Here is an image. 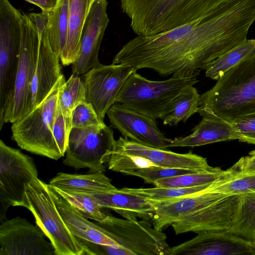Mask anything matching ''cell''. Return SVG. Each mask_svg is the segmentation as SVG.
<instances>
[{"instance_id": "26", "label": "cell", "mask_w": 255, "mask_h": 255, "mask_svg": "<svg viewBox=\"0 0 255 255\" xmlns=\"http://www.w3.org/2000/svg\"><path fill=\"white\" fill-rule=\"evenodd\" d=\"M68 28V0H59L56 8L49 12L47 30L52 50L60 58L67 44Z\"/></svg>"}, {"instance_id": "36", "label": "cell", "mask_w": 255, "mask_h": 255, "mask_svg": "<svg viewBox=\"0 0 255 255\" xmlns=\"http://www.w3.org/2000/svg\"><path fill=\"white\" fill-rule=\"evenodd\" d=\"M231 123L240 135V141L255 144V112L238 118Z\"/></svg>"}, {"instance_id": "10", "label": "cell", "mask_w": 255, "mask_h": 255, "mask_svg": "<svg viewBox=\"0 0 255 255\" xmlns=\"http://www.w3.org/2000/svg\"><path fill=\"white\" fill-rule=\"evenodd\" d=\"M22 39L14 90L4 123H13L32 110L31 85L36 68L40 37L28 14L22 13Z\"/></svg>"}, {"instance_id": "34", "label": "cell", "mask_w": 255, "mask_h": 255, "mask_svg": "<svg viewBox=\"0 0 255 255\" xmlns=\"http://www.w3.org/2000/svg\"><path fill=\"white\" fill-rule=\"evenodd\" d=\"M104 120L86 101L78 103L72 113V128H85L104 125Z\"/></svg>"}, {"instance_id": "25", "label": "cell", "mask_w": 255, "mask_h": 255, "mask_svg": "<svg viewBox=\"0 0 255 255\" xmlns=\"http://www.w3.org/2000/svg\"><path fill=\"white\" fill-rule=\"evenodd\" d=\"M235 172L232 166L226 170L219 167L198 172L190 173L159 179L153 184L158 187L187 188L213 184L225 179Z\"/></svg>"}, {"instance_id": "39", "label": "cell", "mask_w": 255, "mask_h": 255, "mask_svg": "<svg viewBox=\"0 0 255 255\" xmlns=\"http://www.w3.org/2000/svg\"><path fill=\"white\" fill-rule=\"evenodd\" d=\"M30 20L36 26L39 37L47 28L49 19V12L42 11L40 13L28 14Z\"/></svg>"}, {"instance_id": "19", "label": "cell", "mask_w": 255, "mask_h": 255, "mask_svg": "<svg viewBox=\"0 0 255 255\" xmlns=\"http://www.w3.org/2000/svg\"><path fill=\"white\" fill-rule=\"evenodd\" d=\"M82 193L93 197L103 208L112 209L126 219L151 221L155 211L154 207L148 200L124 192L121 189L108 192Z\"/></svg>"}, {"instance_id": "31", "label": "cell", "mask_w": 255, "mask_h": 255, "mask_svg": "<svg viewBox=\"0 0 255 255\" xmlns=\"http://www.w3.org/2000/svg\"><path fill=\"white\" fill-rule=\"evenodd\" d=\"M54 188L82 217L96 222H102L107 217L108 215L105 212V208L99 205L95 199L89 195L82 192L64 191Z\"/></svg>"}, {"instance_id": "17", "label": "cell", "mask_w": 255, "mask_h": 255, "mask_svg": "<svg viewBox=\"0 0 255 255\" xmlns=\"http://www.w3.org/2000/svg\"><path fill=\"white\" fill-rule=\"evenodd\" d=\"M113 150L145 158L158 166L204 171L213 168L206 158L191 151L178 153L163 149L145 146L127 137L116 140Z\"/></svg>"}, {"instance_id": "6", "label": "cell", "mask_w": 255, "mask_h": 255, "mask_svg": "<svg viewBox=\"0 0 255 255\" xmlns=\"http://www.w3.org/2000/svg\"><path fill=\"white\" fill-rule=\"evenodd\" d=\"M134 71L128 77L116 100L115 103L146 115L160 119L172 100L185 88L193 86L197 77L172 76L162 81L146 79Z\"/></svg>"}, {"instance_id": "13", "label": "cell", "mask_w": 255, "mask_h": 255, "mask_svg": "<svg viewBox=\"0 0 255 255\" xmlns=\"http://www.w3.org/2000/svg\"><path fill=\"white\" fill-rule=\"evenodd\" d=\"M111 127L124 137L149 147L166 149L172 139L166 137L158 128L156 120L115 103L107 111Z\"/></svg>"}, {"instance_id": "16", "label": "cell", "mask_w": 255, "mask_h": 255, "mask_svg": "<svg viewBox=\"0 0 255 255\" xmlns=\"http://www.w3.org/2000/svg\"><path fill=\"white\" fill-rule=\"evenodd\" d=\"M107 0H94L85 22L80 38L78 57L72 64V73L83 75L100 65L98 53L109 19Z\"/></svg>"}, {"instance_id": "32", "label": "cell", "mask_w": 255, "mask_h": 255, "mask_svg": "<svg viewBox=\"0 0 255 255\" xmlns=\"http://www.w3.org/2000/svg\"><path fill=\"white\" fill-rule=\"evenodd\" d=\"M211 188L226 195L255 192V173H241L235 171L230 176L215 182Z\"/></svg>"}, {"instance_id": "8", "label": "cell", "mask_w": 255, "mask_h": 255, "mask_svg": "<svg viewBox=\"0 0 255 255\" xmlns=\"http://www.w3.org/2000/svg\"><path fill=\"white\" fill-rule=\"evenodd\" d=\"M32 158L0 140V221L12 206L26 207V185L37 177Z\"/></svg>"}, {"instance_id": "11", "label": "cell", "mask_w": 255, "mask_h": 255, "mask_svg": "<svg viewBox=\"0 0 255 255\" xmlns=\"http://www.w3.org/2000/svg\"><path fill=\"white\" fill-rule=\"evenodd\" d=\"M135 70L134 67L128 65L101 64L83 74L86 101L93 106L101 119H104L126 81Z\"/></svg>"}, {"instance_id": "27", "label": "cell", "mask_w": 255, "mask_h": 255, "mask_svg": "<svg viewBox=\"0 0 255 255\" xmlns=\"http://www.w3.org/2000/svg\"><path fill=\"white\" fill-rule=\"evenodd\" d=\"M59 104L69 132L72 128V113L76 105L86 101V89L83 79L72 73L68 80L63 81L59 92Z\"/></svg>"}, {"instance_id": "37", "label": "cell", "mask_w": 255, "mask_h": 255, "mask_svg": "<svg viewBox=\"0 0 255 255\" xmlns=\"http://www.w3.org/2000/svg\"><path fill=\"white\" fill-rule=\"evenodd\" d=\"M69 133L64 116L59 104L53 128V134L63 156L67 148Z\"/></svg>"}, {"instance_id": "3", "label": "cell", "mask_w": 255, "mask_h": 255, "mask_svg": "<svg viewBox=\"0 0 255 255\" xmlns=\"http://www.w3.org/2000/svg\"><path fill=\"white\" fill-rule=\"evenodd\" d=\"M255 112V51L226 71L200 97L198 113L231 122Z\"/></svg>"}, {"instance_id": "15", "label": "cell", "mask_w": 255, "mask_h": 255, "mask_svg": "<svg viewBox=\"0 0 255 255\" xmlns=\"http://www.w3.org/2000/svg\"><path fill=\"white\" fill-rule=\"evenodd\" d=\"M168 255H255V243L227 231L207 232L170 248Z\"/></svg>"}, {"instance_id": "9", "label": "cell", "mask_w": 255, "mask_h": 255, "mask_svg": "<svg viewBox=\"0 0 255 255\" xmlns=\"http://www.w3.org/2000/svg\"><path fill=\"white\" fill-rule=\"evenodd\" d=\"M115 142L113 129L106 124L72 128L63 164L77 169L88 168L89 174L105 172V164Z\"/></svg>"}, {"instance_id": "30", "label": "cell", "mask_w": 255, "mask_h": 255, "mask_svg": "<svg viewBox=\"0 0 255 255\" xmlns=\"http://www.w3.org/2000/svg\"><path fill=\"white\" fill-rule=\"evenodd\" d=\"M214 183L187 188L155 187L149 188H131L125 187L121 190L124 192L140 196L150 201L165 202L200 192L209 188Z\"/></svg>"}, {"instance_id": "33", "label": "cell", "mask_w": 255, "mask_h": 255, "mask_svg": "<svg viewBox=\"0 0 255 255\" xmlns=\"http://www.w3.org/2000/svg\"><path fill=\"white\" fill-rule=\"evenodd\" d=\"M106 164L109 169L125 174L141 168L158 166L145 158L114 150L109 154Z\"/></svg>"}, {"instance_id": "24", "label": "cell", "mask_w": 255, "mask_h": 255, "mask_svg": "<svg viewBox=\"0 0 255 255\" xmlns=\"http://www.w3.org/2000/svg\"><path fill=\"white\" fill-rule=\"evenodd\" d=\"M201 95L193 86H189L177 95L164 112L161 120L165 125L176 126L180 122H185L198 113Z\"/></svg>"}, {"instance_id": "1", "label": "cell", "mask_w": 255, "mask_h": 255, "mask_svg": "<svg viewBox=\"0 0 255 255\" xmlns=\"http://www.w3.org/2000/svg\"><path fill=\"white\" fill-rule=\"evenodd\" d=\"M247 28L243 14L226 2L199 19L181 39L128 65L151 69L160 75L197 77L218 57L245 41Z\"/></svg>"}, {"instance_id": "23", "label": "cell", "mask_w": 255, "mask_h": 255, "mask_svg": "<svg viewBox=\"0 0 255 255\" xmlns=\"http://www.w3.org/2000/svg\"><path fill=\"white\" fill-rule=\"evenodd\" d=\"M103 172L87 174L59 172L49 181V185L66 192L93 193L108 192L117 188Z\"/></svg>"}, {"instance_id": "2", "label": "cell", "mask_w": 255, "mask_h": 255, "mask_svg": "<svg viewBox=\"0 0 255 255\" xmlns=\"http://www.w3.org/2000/svg\"><path fill=\"white\" fill-rule=\"evenodd\" d=\"M231 0H121L133 32L150 36L205 16Z\"/></svg>"}, {"instance_id": "42", "label": "cell", "mask_w": 255, "mask_h": 255, "mask_svg": "<svg viewBox=\"0 0 255 255\" xmlns=\"http://www.w3.org/2000/svg\"></svg>"}, {"instance_id": "22", "label": "cell", "mask_w": 255, "mask_h": 255, "mask_svg": "<svg viewBox=\"0 0 255 255\" xmlns=\"http://www.w3.org/2000/svg\"><path fill=\"white\" fill-rule=\"evenodd\" d=\"M93 1V0H68L67 42L60 58L64 66L72 64L78 57L81 32Z\"/></svg>"}, {"instance_id": "12", "label": "cell", "mask_w": 255, "mask_h": 255, "mask_svg": "<svg viewBox=\"0 0 255 255\" xmlns=\"http://www.w3.org/2000/svg\"><path fill=\"white\" fill-rule=\"evenodd\" d=\"M37 225L18 216L0 225V255H55V249Z\"/></svg>"}, {"instance_id": "7", "label": "cell", "mask_w": 255, "mask_h": 255, "mask_svg": "<svg viewBox=\"0 0 255 255\" xmlns=\"http://www.w3.org/2000/svg\"><path fill=\"white\" fill-rule=\"evenodd\" d=\"M25 208L53 245L55 255H89V251L74 236L61 216L48 184L38 177L26 185Z\"/></svg>"}, {"instance_id": "41", "label": "cell", "mask_w": 255, "mask_h": 255, "mask_svg": "<svg viewBox=\"0 0 255 255\" xmlns=\"http://www.w3.org/2000/svg\"><path fill=\"white\" fill-rule=\"evenodd\" d=\"M254 243H255V242H254Z\"/></svg>"}, {"instance_id": "4", "label": "cell", "mask_w": 255, "mask_h": 255, "mask_svg": "<svg viewBox=\"0 0 255 255\" xmlns=\"http://www.w3.org/2000/svg\"><path fill=\"white\" fill-rule=\"evenodd\" d=\"M95 223L106 230L119 247L91 242L87 246L92 255H168L170 248L166 235L154 228L150 220L123 219L108 215Z\"/></svg>"}, {"instance_id": "35", "label": "cell", "mask_w": 255, "mask_h": 255, "mask_svg": "<svg viewBox=\"0 0 255 255\" xmlns=\"http://www.w3.org/2000/svg\"><path fill=\"white\" fill-rule=\"evenodd\" d=\"M198 172L202 171L182 168L153 166L130 171L126 174L140 177L145 183L153 184L154 181L159 179Z\"/></svg>"}, {"instance_id": "40", "label": "cell", "mask_w": 255, "mask_h": 255, "mask_svg": "<svg viewBox=\"0 0 255 255\" xmlns=\"http://www.w3.org/2000/svg\"><path fill=\"white\" fill-rule=\"evenodd\" d=\"M40 7L42 11L49 12L57 6L59 0H25Z\"/></svg>"}, {"instance_id": "29", "label": "cell", "mask_w": 255, "mask_h": 255, "mask_svg": "<svg viewBox=\"0 0 255 255\" xmlns=\"http://www.w3.org/2000/svg\"><path fill=\"white\" fill-rule=\"evenodd\" d=\"M229 232L248 241H255V192L242 194L240 208Z\"/></svg>"}, {"instance_id": "20", "label": "cell", "mask_w": 255, "mask_h": 255, "mask_svg": "<svg viewBox=\"0 0 255 255\" xmlns=\"http://www.w3.org/2000/svg\"><path fill=\"white\" fill-rule=\"evenodd\" d=\"M48 186L61 216L74 236L96 244L119 247L106 230L77 213L54 187Z\"/></svg>"}, {"instance_id": "38", "label": "cell", "mask_w": 255, "mask_h": 255, "mask_svg": "<svg viewBox=\"0 0 255 255\" xmlns=\"http://www.w3.org/2000/svg\"><path fill=\"white\" fill-rule=\"evenodd\" d=\"M232 166L238 173H255V150L250 152L248 155L241 157Z\"/></svg>"}, {"instance_id": "21", "label": "cell", "mask_w": 255, "mask_h": 255, "mask_svg": "<svg viewBox=\"0 0 255 255\" xmlns=\"http://www.w3.org/2000/svg\"><path fill=\"white\" fill-rule=\"evenodd\" d=\"M192 131V133L186 136L172 139L167 148L193 147L223 141L235 139L240 141L241 139L231 122L217 117H203Z\"/></svg>"}, {"instance_id": "5", "label": "cell", "mask_w": 255, "mask_h": 255, "mask_svg": "<svg viewBox=\"0 0 255 255\" xmlns=\"http://www.w3.org/2000/svg\"><path fill=\"white\" fill-rule=\"evenodd\" d=\"M61 74L46 97L28 114L12 123V138L21 149L58 160L63 157L53 134L59 105V92L65 79Z\"/></svg>"}, {"instance_id": "14", "label": "cell", "mask_w": 255, "mask_h": 255, "mask_svg": "<svg viewBox=\"0 0 255 255\" xmlns=\"http://www.w3.org/2000/svg\"><path fill=\"white\" fill-rule=\"evenodd\" d=\"M242 195H227L222 199L173 223L176 235L227 231L238 214Z\"/></svg>"}, {"instance_id": "18", "label": "cell", "mask_w": 255, "mask_h": 255, "mask_svg": "<svg viewBox=\"0 0 255 255\" xmlns=\"http://www.w3.org/2000/svg\"><path fill=\"white\" fill-rule=\"evenodd\" d=\"M60 57L52 50L46 29L40 37L38 55L31 85L32 110L46 97L60 77Z\"/></svg>"}, {"instance_id": "28", "label": "cell", "mask_w": 255, "mask_h": 255, "mask_svg": "<svg viewBox=\"0 0 255 255\" xmlns=\"http://www.w3.org/2000/svg\"><path fill=\"white\" fill-rule=\"evenodd\" d=\"M255 51V39H248L221 55L206 69V77L218 80L226 71Z\"/></svg>"}]
</instances>
